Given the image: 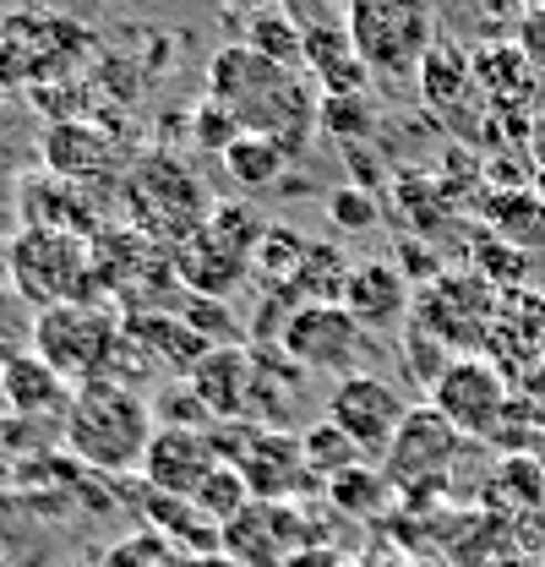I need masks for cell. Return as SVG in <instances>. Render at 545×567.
Wrapping results in <instances>:
<instances>
[{"instance_id":"7c38bea8","label":"cell","mask_w":545,"mask_h":567,"mask_svg":"<svg viewBox=\"0 0 545 567\" xmlns=\"http://www.w3.org/2000/svg\"><path fill=\"white\" fill-rule=\"evenodd\" d=\"M311 540L306 513L295 502H246L229 524H218V551L240 567H284L289 557H300Z\"/></svg>"},{"instance_id":"4dcf8cb0","label":"cell","mask_w":545,"mask_h":567,"mask_svg":"<svg viewBox=\"0 0 545 567\" xmlns=\"http://www.w3.org/2000/svg\"><path fill=\"white\" fill-rule=\"evenodd\" d=\"M306 251H311V240H306L300 229L268 224V235H263V246H257V268H263V279H268L272 289H289L295 268L306 262Z\"/></svg>"},{"instance_id":"30bf717a","label":"cell","mask_w":545,"mask_h":567,"mask_svg":"<svg viewBox=\"0 0 545 567\" xmlns=\"http://www.w3.org/2000/svg\"><path fill=\"white\" fill-rule=\"evenodd\" d=\"M404 415H409L404 393H399L388 377H377V371L339 377V382L328 388V410H322V421L339 425L343 436L366 453V464H382V453L393 447Z\"/></svg>"},{"instance_id":"ba28073f","label":"cell","mask_w":545,"mask_h":567,"mask_svg":"<svg viewBox=\"0 0 545 567\" xmlns=\"http://www.w3.org/2000/svg\"><path fill=\"white\" fill-rule=\"evenodd\" d=\"M464 442H470V436L448 421L436 404H409L393 447L382 453V475L393 481V492H409V496L436 492V486L448 481V470L459 464Z\"/></svg>"},{"instance_id":"5b68a950","label":"cell","mask_w":545,"mask_h":567,"mask_svg":"<svg viewBox=\"0 0 545 567\" xmlns=\"http://www.w3.org/2000/svg\"><path fill=\"white\" fill-rule=\"evenodd\" d=\"M343 28L371 76L404 82L420 76L436 44V0H349Z\"/></svg>"},{"instance_id":"bcb514c9","label":"cell","mask_w":545,"mask_h":567,"mask_svg":"<svg viewBox=\"0 0 545 567\" xmlns=\"http://www.w3.org/2000/svg\"><path fill=\"white\" fill-rule=\"evenodd\" d=\"M535 6H545V0H535Z\"/></svg>"},{"instance_id":"e0dca14e","label":"cell","mask_w":545,"mask_h":567,"mask_svg":"<svg viewBox=\"0 0 545 567\" xmlns=\"http://www.w3.org/2000/svg\"><path fill=\"white\" fill-rule=\"evenodd\" d=\"M0 382H6L11 415H22V421H61L66 404H71V393H76L66 377L33 350L6 354V360H0Z\"/></svg>"},{"instance_id":"4fadbf2b","label":"cell","mask_w":545,"mask_h":567,"mask_svg":"<svg viewBox=\"0 0 545 567\" xmlns=\"http://www.w3.org/2000/svg\"><path fill=\"white\" fill-rule=\"evenodd\" d=\"M218 464H224V458H218V447H213V436H207V431H192V425H158L136 475H142V486H147V492L197 496Z\"/></svg>"},{"instance_id":"3957f363","label":"cell","mask_w":545,"mask_h":567,"mask_svg":"<svg viewBox=\"0 0 545 567\" xmlns=\"http://www.w3.org/2000/svg\"><path fill=\"white\" fill-rule=\"evenodd\" d=\"M6 284L33 311H50L66 300H104L93 246L82 235L39 229V224H22V235L6 246Z\"/></svg>"},{"instance_id":"6da1fadb","label":"cell","mask_w":545,"mask_h":567,"mask_svg":"<svg viewBox=\"0 0 545 567\" xmlns=\"http://www.w3.org/2000/svg\"><path fill=\"white\" fill-rule=\"evenodd\" d=\"M158 431V410L126 377H104L76 388L61 415V447L88 475H136L147 442Z\"/></svg>"},{"instance_id":"ab89813d","label":"cell","mask_w":545,"mask_h":567,"mask_svg":"<svg viewBox=\"0 0 545 567\" xmlns=\"http://www.w3.org/2000/svg\"><path fill=\"white\" fill-rule=\"evenodd\" d=\"M22 350V322H17V295L0 289V360Z\"/></svg>"},{"instance_id":"836d02e7","label":"cell","mask_w":545,"mask_h":567,"mask_svg":"<svg viewBox=\"0 0 545 567\" xmlns=\"http://www.w3.org/2000/svg\"><path fill=\"white\" fill-rule=\"evenodd\" d=\"M186 557L164 540V535H153V529H136L126 540H115L110 551H104V563L99 567H181Z\"/></svg>"},{"instance_id":"f546056e","label":"cell","mask_w":545,"mask_h":567,"mask_svg":"<svg viewBox=\"0 0 545 567\" xmlns=\"http://www.w3.org/2000/svg\"><path fill=\"white\" fill-rule=\"evenodd\" d=\"M399 360H404V377L420 388V393H431L436 388V377L453 365V350L436 339V333H425L414 317L404 322V339H399Z\"/></svg>"},{"instance_id":"ffe728a7","label":"cell","mask_w":545,"mask_h":567,"mask_svg":"<svg viewBox=\"0 0 545 567\" xmlns=\"http://www.w3.org/2000/svg\"><path fill=\"white\" fill-rule=\"evenodd\" d=\"M470 61H475V87L502 115H518V104L535 99L541 71L529 66V55H524L518 44H480Z\"/></svg>"},{"instance_id":"9c48e42d","label":"cell","mask_w":545,"mask_h":567,"mask_svg":"<svg viewBox=\"0 0 545 567\" xmlns=\"http://www.w3.org/2000/svg\"><path fill=\"white\" fill-rule=\"evenodd\" d=\"M496 317H502V306H496L491 284L480 274H442V279H431L414 295V322L425 333H436L453 354L491 344Z\"/></svg>"},{"instance_id":"f6af8a7d","label":"cell","mask_w":545,"mask_h":567,"mask_svg":"<svg viewBox=\"0 0 545 567\" xmlns=\"http://www.w3.org/2000/svg\"><path fill=\"white\" fill-rule=\"evenodd\" d=\"M6 415H11V404H6V382H0V425H6Z\"/></svg>"},{"instance_id":"7402d4cb","label":"cell","mask_w":545,"mask_h":567,"mask_svg":"<svg viewBox=\"0 0 545 567\" xmlns=\"http://www.w3.org/2000/svg\"><path fill=\"white\" fill-rule=\"evenodd\" d=\"M480 218H485V229L496 240L518 246L524 257L545 246V197L535 186H524V192H485L480 197Z\"/></svg>"},{"instance_id":"1f68e13d","label":"cell","mask_w":545,"mask_h":567,"mask_svg":"<svg viewBox=\"0 0 545 567\" xmlns=\"http://www.w3.org/2000/svg\"><path fill=\"white\" fill-rule=\"evenodd\" d=\"M496 502H513V507H541L545 502V464L535 453H507L502 470H496Z\"/></svg>"},{"instance_id":"f35d334b","label":"cell","mask_w":545,"mask_h":567,"mask_svg":"<svg viewBox=\"0 0 545 567\" xmlns=\"http://www.w3.org/2000/svg\"><path fill=\"white\" fill-rule=\"evenodd\" d=\"M524 55H529V66L545 76V6H529L524 17H518V39H513Z\"/></svg>"},{"instance_id":"ac0fdd59","label":"cell","mask_w":545,"mask_h":567,"mask_svg":"<svg viewBox=\"0 0 545 567\" xmlns=\"http://www.w3.org/2000/svg\"><path fill=\"white\" fill-rule=\"evenodd\" d=\"M17 208L28 224H39V229H66V235H93L99 224V208H93V197L76 186V181H61V175H50V169H33V175H22L17 181Z\"/></svg>"},{"instance_id":"e575fe53","label":"cell","mask_w":545,"mask_h":567,"mask_svg":"<svg viewBox=\"0 0 545 567\" xmlns=\"http://www.w3.org/2000/svg\"><path fill=\"white\" fill-rule=\"evenodd\" d=\"M317 126H322V132H333V137H343V142L371 137V126H377V110H371V99H366V93L322 99V110H317Z\"/></svg>"},{"instance_id":"7bdbcfd3","label":"cell","mask_w":545,"mask_h":567,"mask_svg":"<svg viewBox=\"0 0 545 567\" xmlns=\"http://www.w3.org/2000/svg\"><path fill=\"white\" fill-rule=\"evenodd\" d=\"M224 6H229V11H246V17H251V11H268V6H278V0H224Z\"/></svg>"},{"instance_id":"484cf974","label":"cell","mask_w":545,"mask_h":567,"mask_svg":"<svg viewBox=\"0 0 545 567\" xmlns=\"http://www.w3.org/2000/svg\"><path fill=\"white\" fill-rule=\"evenodd\" d=\"M218 164H224V175H229L240 192H268V186H278L289 153H284L272 137H263V132H240Z\"/></svg>"},{"instance_id":"8d00e7d4","label":"cell","mask_w":545,"mask_h":567,"mask_svg":"<svg viewBox=\"0 0 545 567\" xmlns=\"http://www.w3.org/2000/svg\"><path fill=\"white\" fill-rule=\"evenodd\" d=\"M328 218L339 224L343 235H371L382 224V203L371 197V186H339L328 197Z\"/></svg>"},{"instance_id":"b9f144b4","label":"cell","mask_w":545,"mask_h":567,"mask_svg":"<svg viewBox=\"0 0 545 567\" xmlns=\"http://www.w3.org/2000/svg\"><path fill=\"white\" fill-rule=\"evenodd\" d=\"M181 567H240V563H229L224 551H207V557H186Z\"/></svg>"},{"instance_id":"83f0119b","label":"cell","mask_w":545,"mask_h":567,"mask_svg":"<svg viewBox=\"0 0 545 567\" xmlns=\"http://www.w3.org/2000/svg\"><path fill=\"white\" fill-rule=\"evenodd\" d=\"M328 496L339 513H354V518H377L388 502H393V481L377 470V464H354L343 470L339 481H328Z\"/></svg>"},{"instance_id":"74e56055","label":"cell","mask_w":545,"mask_h":567,"mask_svg":"<svg viewBox=\"0 0 545 567\" xmlns=\"http://www.w3.org/2000/svg\"><path fill=\"white\" fill-rule=\"evenodd\" d=\"M470 257H475L480 268V279L485 284H518L524 279V274H529V257H524V251H518V246H507V240H496V235H491V229H485V235H480L475 246H470Z\"/></svg>"},{"instance_id":"603a6c76","label":"cell","mask_w":545,"mask_h":567,"mask_svg":"<svg viewBox=\"0 0 545 567\" xmlns=\"http://www.w3.org/2000/svg\"><path fill=\"white\" fill-rule=\"evenodd\" d=\"M246 50H257L263 61L284 71H306V22H295V11L278 0L268 11L246 17Z\"/></svg>"},{"instance_id":"8fae6325","label":"cell","mask_w":545,"mask_h":567,"mask_svg":"<svg viewBox=\"0 0 545 567\" xmlns=\"http://www.w3.org/2000/svg\"><path fill=\"white\" fill-rule=\"evenodd\" d=\"M425 404H436L464 436L491 442L507 421V410H513V388H507L502 365H491L485 354H453V365L436 377Z\"/></svg>"},{"instance_id":"d6a6232c","label":"cell","mask_w":545,"mask_h":567,"mask_svg":"<svg viewBox=\"0 0 545 567\" xmlns=\"http://www.w3.org/2000/svg\"><path fill=\"white\" fill-rule=\"evenodd\" d=\"M192 502L203 507L213 524H229V518H235V513L251 502V486H246V475H240L235 464H218V470L207 475V486L192 496Z\"/></svg>"},{"instance_id":"f1b7e54d","label":"cell","mask_w":545,"mask_h":567,"mask_svg":"<svg viewBox=\"0 0 545 567\" xmlns=\"http://www.w3.org/2000/svg\"><path fill=\"white\" fill-rule=\"evenodd\" d=\"M300 447H306V464H311L317 481H339L343 470L366 464V453H360L333 421H317L311 431H300Z\"/></svg>"},{"instance_id":"4316f807","label":"cell","mask_w":545,"mask_h":567,"mask_svg":"<svg viewBox=\"0 0 545 567\" xmlns=\"http://www.w3.org/2000/svg\"><path fill=\"white\" fill-rule=\"evenodd\" d=\"M393 208L414 235H436L442 218H453V203H448V186L436 175H420V169H404L393 181Z\"/></svg>"},{"instance_id":"9a60e30c","label":"cell","mask_w":545,"mask_h":567,"mask_svg":"<svg viewBox=\"0 0 545 567\" xmlns=\"http://www.w3.org/2000/svg\"><path fill=\"white\" fill-rule=\"evenodd\" d=\"M186 388L197 393V404L218 425L240 421L251 410V393H257V360H251V350H240V344H213L197 360V371L186 377Z\"/></svg>"},{"instance_id":"cb8c5ba5","label":"cell","mask_w":545,"mask_h":567,"mask_svg":"<svg viewBox=\"0 0 545 567\" xmlns=\"http://www.w3.org/2000/svg\"><path fill=\"white\" fill-rule=\"evenodd\" d=\"M414 82H420V93H425V104H431L436 115H453V110L470 99V87H475V61H470V55H459L453 44H442V39H436Z\"/></svg>"},{"instance_id":"ee69618b","label":"cell","mask_w":545,"mask_h":567,"mask_svg":"<svg viewBox=\"0 0 545 567\" xmlns=\"http://www.w3.org/2000/svg\"><path fill=\"white\" fill-rule=\"evenodd\" d=\"M491 567H545V563H535V557H524V551H513V557H502V563H491Z\"/></svg>"},{"instance_id":"2e32d148","label":"cell","mask_w":545,"mask_h":567,"mask_svg":"<svg viewBox=\"0 0 545 567\" xmlns=\"http://www.w3.org/2000/svg\"><path fill=\"white\" fill-rule=\"evenodd\" d=\"M343 306H349V317H354L366 333L404 328L409 306H414L409 274L404 268H393L388 257H366V262H354V274H349V284H343Z\"/></svg>"},{"instance_id":"60d3db41","label":"cell","mask_w":545,"mask_h":567,"mask_svg":"<svg viewBox=\"0 0 545 567\" xmlns=\"http://www.w3.org/2000/svg\"><path fill=\"white\" fill-rule=\"evenodd\" d=\"M284 567H349V557H339L333 546H306L300 557H289Z\"/></svg>"},{"instance_id":"5bb4252c","label":"cell","mask_w":545,"mask_h":567,"mask_svg":"<svg viewBox=\"0 0 545 567\" xmlns=\"http://www.w3.org/2000/svg\"><path fill=\"white\" fill-rule=\"evenodd\" d=\"M44 169L61 175V181H76V186H93V181H110L126 153L115 147V137L104 126H88V121H55L44 132Z\"/></svg>"},{"instance_id":"277c9868","label":"cell","mask_w":545,"mask_h":567,"mask_svg":"<svg viewBox=\"0 0 545 567\" xmlns=\"http://www.w3.org/2000/svg\"><path fill=\"white\" fill-rule=\"evenodd\" d=\"M263 235H268V224H257V213L246 203H213V213L169 251L175 279L203 300H229L240 289V279L257 268Z\"/></svg>"},{"instance_id":"d590c367","label":"cell","mask_w":545,"mask_h":567,"mask_svg":"<svg viewBox=\"0 0 545 567\" xmlns=\"http://www.w3.org/2000/svg\"><path fill=\"white\" fill-rule=\"evenodd\" d=\"M246 126H240V115L229 110V104H218V99H203L197 110H192V137H197V147L203 153H213V158H224L229 153V142L240 137Z\"/></svg>"},{"instance_id":"d4e9b609","label":"cell","mask_w":545,"mask_h":567,"mask_svg":"<svg viewBox=\"0 0 545 567\" xmlns=\"http://www.w3.org/2000/svg\"><path fill=\"white\" fill-rule=\"evenodd\" d=\"M354 274V262L343 257V246L333 240H311V251H306V262L295 268V279H289V300L295 306H311V300H343V284Z\"/></svg>"},{"instance_id":"d6986e66","label":"cell","mask_w":545,"mask_h":567,"mask_svg":"<svg viewBox=\"0 0 545 567\" xmlns=\"http://www.w3.org/2000/svg\"><path fill=\"white\" fill-rule=\"evenodd\" d=\"M306 76L322 99H343V93L371 87V71H366L343 22H306Z\"/></svg>"},{"instance_id":"7a4b0ae2","label":"cell","mask_w":545,"mask_h":567,"mask_svg":"<svg viewBox=\"0 0 545 567\" xmlns=\"http://www.w3.org/2000/svg\"><path fill=\"white\" fill-rule=\"evenodd\" d=\"M28 350L44 354L71 388L121 377V360H126V311H115L110 300H66V306L33 311Z\"/></svg>"},{"instance_id":"8992f818","label":"cell","mask_w":545,"mask_h":567,"mask_svg":"<svg viewBox=\"0 0 545 567\" xmlns=\"http://www.w3.org/2000/svg\"><path fill=\"white\" fill-rule=\"evenodd\" d=\"M126 208H132L142 235H158V246L175 251L213 213V203L175 153H142L126 175Z\"/></svg>"},{"instance_id":"52a82bcc","label":"cell","mask_w":545,"mask_h":567,"mask_svg":"<svg viewBox=\"0 0 545 567\" xmlns=\"http://www.w3.org/2000/svg\"><path fill=\"white\" fill-rule=\"evenodd\" d=\"M366 328L349 317L343 300H311L295 306L278 328V350L289 354L306 377H354L366 354Z\"/></svg>"},{"instance_id":"44dd1931","label":"cell","mask_w":545,"mask_h":567,"mask_svg":"<svg viewBox=\"0 0 545 567\" xmlns=\"http://www.w3.org/2000/svg\"><path fill=\"white\" fill-rule=\"evenodd\" d=\"M142 518H147V529H153V535H164L181 557H207V551H218V524L207 518L192 496L147 492Z\"/></svg>"}]
</instances>
